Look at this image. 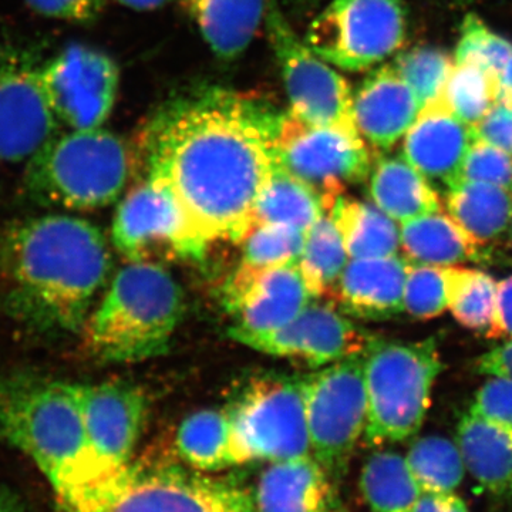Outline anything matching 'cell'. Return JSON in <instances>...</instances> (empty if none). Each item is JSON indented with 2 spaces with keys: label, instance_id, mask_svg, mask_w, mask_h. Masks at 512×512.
<instances>
[{
  "label": "cell",
  "instance_id": "cell-1",
  "mask_svg": "<svg viewBox=\"0 0 512 512\" xmlns=\"http://www.w3.org/2000/svg\"><path fill=\"white\" fill-rule=\"evenodd\" d=\"M282 114L218 87L168 101L148 121L140 153L202 244L242 242L259 195L275 173Z\"/></svg>",
  "mask_w": 512,
  "mask_h": 512
},
{
  "label": "cell",
  "instance_id": "cell-2",
  "mask_svg": "<svg viewBox=\"0 0 512 512\" xmlns=\"http://www.w3.org/2000/svg\"><path fill=\"white\" fill-rule=\"evenodd\" d=\"M0 265L10 315L29 328L60 335L83 329L110 274L111 255L92 222L43 215L6 232Z\"/></svg>",
  "mask_w": 512,
  "mask_h": 512
},
{
  "label": "cell",
  "instance_id": "cell-3",
  "mask_svg": "<svg viewBox=\"0 0 512 512\" xmlns=\"http://www.w3.org/2000/svg\"><path fill=\"white\" fill-rule=\"evenodd\" d=\"M0 441L29 457L56 497L111 474L87 439L74 383L35 373H0Z\"/></svg>",
  "mask_w": 512,
  "mask_h": 512
},
{
  "label": "cell",
  "instance_id": "cell-4",
  "mask_svg": "<svg viewBox=\"0 0 512 512\" xmlns=\"http://www.w3.org/2000/svg\"><path fill=\"white\" fill-rule=\"evenodd\" d=\"M184 309L183 289L163 265L128 262L84 323V352L103 363L164 355Z\"/></svg>",
  "mask_w": 512,
  "mask_h": 512
},
{
  "label": "cell",
  "instance_id": "cell-5",
  "mask_svg": "<svg viewBox=\"0 0 512 512\" xmlns=\"http://www.w3.org/2000/svg\"><path fill=\"white\" fill-rule=\"evenodd\" d=\"M56 512H256L251 491L190 467L131 460L83 490L56 497Z\"/></svg>",
  "mask_w": 512,
  "mask_h": 512
},
{
  "label": "cell",
  "instance_id": "cell-6",
  "mask_svg": "<svg viewBox=\"0 0 512 512\" xmlns=\"http://www.w3.org/2000/svg\"><path fill=\"white\" fill-rule=\"evenodd\" d=\"M130 173L127 144L100 127L50 138L29 158L23 181L39 204L94 211L120 197Z\"/></svg>",
  "mask_w": 512,
  "mask_h": 512
},
{
  "label": "cell",
  "instance_id": "cell-7",
  "mask_svg": "<svg viewBox=\"0 0 512 512\" xmlns=\"http://www.w3.org/2000/svg\"><path fill=\"white\" fill-rule=\"evenodd\" d=\"M367 394L365 440L369 446L413 437L429 412L431 390L443 363L436 339H373L363 352Z\"/></svg>",
  "mask_w": 512,
  "mask_h": 512
},
{
  "label": "cell",
  "instance_id": "cell-8",
  "mask_svg": "<svg viewBox=\"0 0 512 512\" xmlns=\"http://www.w3.org/2000/svg\"><path fill=\"white\" fill-rule=\"evenodd\" d=\"M227 410L232 466L312 456L302 377H255Z\"/></svg>",
  "mask_w": 512,
  "mask_h": 512
},
{
  "label": "cell",
  "instance_id": "cell-9",
  "mask_svg": "<svg viewBox=\"0 0 512 512\" xmlns=\"http://www.w3.org/2000/svg\"><path fill=\"white\" fill-rule=\"evenodd\" d=\"M312 456L339 481L367 424L363 353L302 377Z\"/></svg>",
  "mask_w": 512,
  "mask_h": 512
},
{
  "label": "cell",
  "instance_id": "cell-10",
  "mask_svg": "<svg viewBox=\"0 0 512 512\" xmlns=\"http://www.w3.org/2000/svg\"><path fill=\"white\" fill-rule=\"evenodd\" d=\"M406 35V0H332L303 40L330 66L363 72L396 55Z\"/></svg>",
  "mask_w": 512,
  "mask_h": 512
},
{
  "label": "cell",
  "instance_id": "cell-11",
  "mask_svg": "<svg viewBox=\"0 0 512 512\" xmlns=\"http://www.w3.org/2000/svg\"><path fill=\"white\" fill-rule=\"evenodd\" d=\"M276 158L319 195L326 212L346 187L363 183L372 171V156L360 133L308 123L291 110L279 120Z\"/></svg>",
  "mask_w": 512,
  "mask_h": 512
},
{
  "label": "cell",
  "instance_id": "cell-12",
  "mask_svg": "<svg viewBox=\"0 0 512 512\" xmlns=\"http://www.w3.org/2000/svg\"><path fill=\"white\" fill-rule=\"evenodd\" d=\"M265 23L291 101L289 110L308 123L359 133L345 77L296 36L275 0L268 2Z\"/></svg>",
  "mask_w": 512,
  "mask_h": 512
},
{
  "label": "cell",
  "instance_id": "cell-13",
  "mask_svg": "<svg viewBox=\"0 0 512 512\" xmlns=\"http://www.w3.org/2000/svg\"><path fill=\"white\" fill-rule=\"evenodd\" d=\"M35 46L0 28V158L29 160L50 138L57 121L40 83Z\"/></svg>",
  "mask_w": 512,
  "mask_h": 512
},
{
  "label": "cell",
  "instance_id": "cell-14",
  "mask_svg": "<svg viewBox=\"0 0 512 512\" xmlns=\"http://www.w3.org/2000/svg\"><path fill=\"white\" fill-rule=\"evenodd\" d=\"M40 83L57 121L73 130H94L114 109L120 69L96 47L70 43L43 62Z\"/></svg>",
  "mask_w": 512,
  "mask_h": 512
},
{
  "label": "cell",
  "instance_id": "cell-15",
  "mask_svg": "<svg viewBox=\"0 0 512 512\" xmlns=\"http://www.w3.org/2000/svg\"><path fill=\"white\" fill-rule=\"evenodd\" d=\"M111 241L128 262L154 264L175 258L201 261L208 248L192 234L170 191L148 178L120 202Z\"/></svg>",
  "mask_w": 512,
  "mask_h": 512
},
{
  "label": "cell",
  "instance_id": "cell-16",
  "mask_svg": "<svg viewBox=\"0 0 512 512\" xmlns=\"http://www.w3.org/2000/svg\"><path fill=\"white\" fill-rule=\"evenodd\" d=\"M229 338L265 355L305 363L312 369L362 355L373 336L333 305L311 302L289 325L271 333H232Z\"/></svg>",
  "mask_w": 512,
  "mask_h": 512
},
{
  "label": "cell",
  "instance_id": "cell-17",
  "mask_svg": "<svg viewBox=\"0 0 512 512\" xmlns=\"http://www.w3.org/2000/svg\"><path fill=\"white\" fill-rule=\"evenodd\" d=\"M74 392L100 463L111 473L126 466L146 423V393L126 382L74 383Z\"/></svg>",
  "mask_w": 512,
  "mask_h": 512
},
{
  "label": "cell",
  "instance_id": "cell-18",
  "mask_svg": "<svg viewBox=\"0 0 512 512\" xmlns=\"http://www.w3.org/2000/svg\"><path fill=\"white\" fill-rule=\"evenodd\" d=\"M421 106L393 63L372 70L353 93V114L360 136L370 146L390 150L406 136Z\"/></svg>",
  "mask_w": 512,
  "mask_h": 512
},
{
  "label": "cell",
  "instance_id": "cell-19",
  "mask_svg": "<svg viewBox=\"0 0 512 512\" xmlns=\"http://www.w3.org/2000/svg\"><path fill=\"white\" fill-rule=\"evenodd\" d=\"M474 138V128L458 120L440 99L421 109L403 137V157L427 180L448 188L460 178Z\"/></svg>",
  "mask_w": 512,
  "mask_h": 512
},
{
  "label": "cell",
  "instance_id": "cell-20",
  "mask_svg": "<svg viewBox=\"0 0 512 512\" xmlns=\"http://www.w3.org/2000/svg\"><path fill=\"white\" fill-rule=\"evenodd\" d=\"M251 495L256 512H342L336 481L313 456L271 463Z\"/></svg>",
  "mask_w": 512,
  "mask_h": 512
},
{
  "label": "cell",
  "instance_id": "cell-21",
  "mask_svg": "<svg viewBox=\"0 0 512 512\" xmlns=\"http://www.w3.org/2000/svg\"><path fill=\"white\" fill-rule=\"evenodd\" d=\"M409 261L404 256L349 259L332 298L340 311L360 319L384 320L404 311Z\"/></svg>",
  "mask_w": 512,
  "mask_h": 512
},
{
  "label": "cell",
  "instance_id": "cell-22",
  "mask_svg": "<svg viewBox=\"0 0 512 512\" xmlns=\"http://www.w3.org/2000/svg\"><path fill=\"white\" fill-rule=\"evenodd\" d=\"M313 301L298 264L279 266L265 272L252 286L234 315L232 333H271L289 325Z\"/></svg>",
  "mask_w": 512,
  "mask_h": 512
},
{
  "label": "cell",
  "instance_id": "cell-23",
  "mask_svg": "<svg viewBox=\"0 0 512 512\" xmlns=\"http://www.w3.org/2000/svg\"><path fill=\"white\" fill-rule=\"evenodd\" d=\"M269 0H181L200 30L202 39L218 59H238L266 16Z\"/></svg>",
  "mask_w": 512,
  "mask_h": 512
},
{
  "label": "cell",
  "instance_id": "cell-24",
  "mask_svg": "<svg viewBox=\"0 0 512 512\" xmlns=\"http://www.w3.org/2000/svg\"><path fill=\"white\" fill-rule=\"evenodd\" d=\"M458 450L471 477L495 497L512 495V433L471 412L457 427Z\"/></svg>",
  "mask_w": 512,
  "mask_h": 512
},
{
  "label": "cell",
  "instance_id": "cell-25",
  "mask_svg": "<svg viewBox=\"0 0 512 512\" xmlns=\"http://www.w3.org/2000/svg\"><path fill=\"white\" fill-rule=\"evenodd\" d=\"M305 232L288 225H261L248 232L241 242L244 254L237 271L224 288V305L234 313L242 299L265 272L296 264L305 244Z\"/></svg>",
  "mask_w": 512,
  "mask_h": 512
},
{
  "label": "cell",
  "instance_id": "cell-26",
  "mask_svg": "<svg viewBox=\"0 0 512 512\" xmlns=\"http://www.w3.org/2000/svg\"><path fill=\"white\" fill-rule=\"evenodd\" d=\"M404 258L413 265L454 266L483 259L480 242L443 211L400 224Z\"/></svg>",
  "mask_w": 512,
  "mask_h": 512
},
{
  "label": "cell",
  "instance_id": "cell-27",
  "mask_svg": "<svg viewBox=\"0 0 512 512\" xmlns=\"http://www.w3.org/2000/svg\"><path fill=\"white\" fill-rule=\"evenodd\" d=\"M369 192L373 204L397 224L443 211L439 192L403 154L377 161L370 174Z\"/></svg>",
  "mask_w": 512,
  "mask_h": 512
},
{
  "label": "cell",
  "instance_id": "cell-28",
  "mask_svg": "<svg viewBox=\"0 0 512 512\" xmlns=\"http://www.w3.org/2000/svg\"><path fill=\"white\" fill-rule=\"evenodd\" d=\"M340 232L350 259L399 255L400 228L375 204L339 197L328 212Z\"/></svg>",
  "mask_w": 512,
  "mask_h": 512
},
{
  "label": "cell",
  "instance_id": "cell-29",
  "mask_svg": "<svg viewBox=\"0 0 512 512\" xmlns=\"http://www.w3.org/2000/svg\"><path fill=\"white\" fill-rule=\"evenodd\" d=\"M448 215L481 245L510 227L512 192L493 184L458 180L447 188Z\"/></svg>",
  "mask_w": 512,
  "mask_h": 512
},
{
  "label": "cell",
  "instance_id": "cell-30",
  "mask_svg": "<svg viewBox=\"0 0 512 512\" xmlns=\"http://www.w3.org/2000/svg\"><path fill=\"white\" fill-rule=\"evenodd\" d=\"M325 214L319 195L278 164L256 201L248 232L261 225H288L308 234Z\"/></svg>",
  "mask_w": 512,
  "mask_h": 512
},
{
  "label": "cell",
  "instance_id": "cell-31",
  "mask_svg": "<svg viewBox=\"0 0 512 512\" xmlns=\"http://www.w3.org/2000/svg\"><path fill=\"white\" fill-rule=\"evenodd\" d=\"M175 448L192 470L210 474L232 467L228 410L204 409L190 414L178 427Z\"/></svg>",
  "mask_w": 512,
  "mask_h": 512
},
{
  "label": "cell",
  "instance_id": "cell-32",
  "mask_svg": "<svg viewBox=\"0 0 512 512\" xmlns=\"http://www.w3.org/2000/svg\"><path fill=\"white\" fill-rule=\"evenodd\" d=\"M360 491L373 512H413L423 494L406 457L394 451H380L366 461Z\"/></svg>",
  "mask_w": 512,
  "mask_h": 512
},
{
  "label": "cell",
  "instance_id": "cell-33",
  "mask_svg": "<svg viewBox=\"0 0 512 512\" xmlns=\"http://www.w3.org/2000/svg\"><path fill=\"white\" fill-rule=\"evenodd\" d=\"M474 269L409 264L404 285V312L414 319L437 318L448 311L470 281Z\"/></svg>",
  "mask_w": 512,
  "mask_h": 512
},
{
  "label": "cell",
  "instance_id": "cell-34",
  "mask_svg": "<svg viewBox=\"0 0 512 512\" xmlns=\"http://www.w3.org/2000/svg\"><path fill=\"white\" fill-rule=\"evenodd\" d=\"M349 259L335 222L329 214L323 215L306 234L296 262L313 299L332 296Z\"/></svg>",
  "mask_w": 512,
  "mask_h": 512
},
{
  "label": "cell",
  "instance_id": "cell-35",
  "mask_svg": "<svg viewBox=\"0 0 512 512\" xmlns=\"http://www.w3.org/2000/svg\"><path fill=\"white\" fill-rule=\"evenodd\" d=\"M406 460L423 493H456L466 474L457 444L440 436L414 441Z\"/></svg>",
  "mask_w": 512,
  "mask_h": 512
},
{
  "label": "cell",
  "instance_id": "cell-36",
  "mask_svg": "<svg viewBox=\"0 0 512 512\" xmlns=\"http://www.w3.org/2000/svg\"><path fill=\"white\" fill-rule=\"evenodd\" d=\"M441 100L458 120L477 126L494 104V76L478 64L454 63Z\"/></svg>",
  "mask_w": 512,
  "mask_h": 512
},
{
  "label": "cell",
  "instance_id": "cell-37",
  "mask_svg": "<svg viewBox=\"0 0 512 512\" xmlns=\"http://www.w3.org/2000/svg\"><path fill=\"white\" fill-rule=\"evenodd\" d=\"M393 66L412 89L423 109L443 96L454 67V57L439 47L416 46L397 55Z\"/></svg>",
  "mask_w": 512,
  "mask_h": 512
},
{
  "label": "cell",
  "instance_id": "cell-38",
  "mask_svg": "<svg viewBox=\"0 0 512 512\" xmlns=\"http://www.w3.org/2000/svg\"><path fill=\"white\" fill-rule=\"evenodd\" d=\"M512 56V42L494 32L483 19L467 15L461 23L454 63H474L497 79Z\"/></svg>",
  "mask_w": 512,
  "mask_h": 512
},
{
  "label": "cell",
  "instance_id": "cell-39",
  "mask_svg": "<svg viewBox=\"0 0 512 512\" xmlns=\"http://www.w3.org/2000/svg\"><path fill=\"white\" fill-rule=\"evenodd\" d=\"M497 285L493 276L474 271L450 311L461 326L490 338L497 308Z\"/></svg>",
  "mask_w": 512,
  "mask_h": 512
},
{
  "label": "cell",
  "instance_id": "cell-40",
  "mask_svg": "<svg viewBox=\"0 0 512 512\" xmlns=\"http://www.w3.org/2000/svg\"><path fill=\"white\" fill-rule=\"evenodd\" d=\"M458 180L493 184L512 192V156L481 138H474Z\"/></svg>",
  "mask_w": 512,
  "mask_h": 512
},
{
  "label": "cell",
  "instance_id": "cell-41",
  "mask_svg": "<svg viewBox=\"0 0 512 512\" xmlns=\"http://www.w3.org/2000/svg\"><path fill=\"white\" fill-rule=\"evenodd\" d=\"M470 412L512 433V377L491 376L478 389Z\"/></svg>",
  "mask_w": 512,
  "mask_h": 512
},
{
  "label": "cell",
  "instance_id": "cell-42",
  "mask_svg": "<svg viewBox=\"0 0 512 512\" xmlns=\"http://www.w3.org/2000/svg\"><path fill=\"white\" fill-rule=\"evenodd\" d=\"M37 15L63 22L93 23L103 13L106 0H25Z\"/></svg>",
  "mask_w": 512,
  "mask_h": 512
},
{
  "label": "cell",
  "instance_id": "cell-43",
  "mask_svg": "<svg viewBox=\"0 0 512 512\" xmlns=\"http://www.w3.org/2000/svg\"><path fill=\"white\" fill-rule=\"evenodd\" d=\"M473 128L476 137L512 156V101H494L483 120Z\"/></svg>",
  "mask_w": 512,
  "mask_h": 512
},
{
  "label": "cell",
  "instance_id": "cell-44",
  "mask_svg": "<svg viewBox=\"0 0 512 512\" xmlns=\"http://www.w3.org/2000/svg\"><path fill=\"white\" fill-rule=\"evenodd\" d=\"M490 338L512 339V275L497 285V308Z\"/></svg>",
  "mask_w": 512,
  "mask_h": 512
},
{
  "label": "cell",
  "instance_id": "cell-45",
  "mask_svg": "<svg viewBox=\"0 0 512 512\" xmlns=\"http://www.w3.org/2000/svg\"><path fill=\"white\" fill-rule=\"evenodd\" d=\"M476 369L485 376L512 377V339L478 357Z\"/></svg>",
  "mask_w": 512,
  "mask_h": 512
},
{
  "label": "cell",
  "instance_id": "cell-46",
  "mask_svg": "<svg viewBox=\"0 0 512 512\" xmlns=\"http://www.w3.org/2000/svg\"><path fill=\"white\" fill-rule=\"evenodd\" d=\"M413 512H470L456 493H423Z\"/></svg>",
  "mask_w": 512,
  "mask_h": 512
},
{
  "label": "cell",
  "instance_id": "cell-47",
  "mask_svg": "<svg viewBox=\"0 0 512 512\" xmlns=\"http://www.w3.org/2000/svg\"><path fill=\"white\" fill-rule=\"evenodd\" d=\"M512 101V56L495 79V101Z\"/></svg>",
  "mask_w": 512,
  "mask_h": 512
},
{
  "label": "cell",
  "instance_id": "cell-48",
  "mask_svg": "<svg viewBox=\"0 0 512 512\" xmlns=\"http://www.w3.org/2000/svg\"><path fill=\"white\" fill-rule=\"evenodd\" d=\"M0 512H28V510L15 491L0 485Z\"/></svg>",
  "mask_w": 512,
  "mask_h": 512
},
{
  "label": "cell",
  "instance_id": "cell-49",
  "mask_svg": "<svg viewBox=\"0 0 512 512\" xmlns=\"http://www.w3.org/2000/svg\"><path fill=\"white\" fill-rule=\"evenodd\" d=\"M116 2L137 12H150V10L164 8L170 0H116Z\"/></svg>",
  "mask_w": 512,
  "mask_h": 512
},
{
  "label": "cell",
  "instance_id": "cell-50",
  "mask_svg": "<svg viewBox=\"0 0 512 512\" xmlns=\"http://www.w3.org/2000/svg\"><path fill=\"white\" fill-rule=\"evenodd\" d=\"M305 2L312 3V2H316V0H305Z\"/></svg>",
  "mask_w": 512,
  "mask_h": 512
},
{
  "label": "cell",
  "instance_id": "cell-51",
  "mask_svg": "<svg viewBox=\"0 0 512 512\" xmlns=\"http://www.w3.org/2000/svg\"><path fill=\"white\" fill-rule=\"evenodd\" d=\"M458 2H468V0H458Z\"/></svg>",
  "mask_w": 512,
  "mask_h": 512
},
{
  "label": "cell",
  "instance_id": "cell-52",
  "mask_svg": "<svg viewBox=\"0 0 512 512\" xmlns=\"http://www.w3.org/2000/svg\"><path fill=\"white\" fill-rule=\"evenodd\" d=\"M456 2H458V0H456Z\"/></svg>",
  "mask_w": 512,
  "mask_h": 512
}]
</instances>
